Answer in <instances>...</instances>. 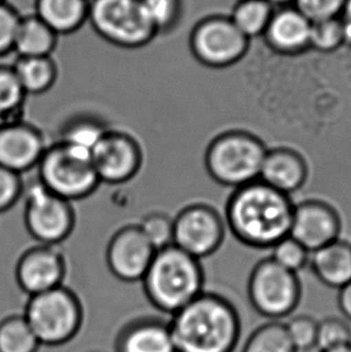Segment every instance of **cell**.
<instances>
[{"label": "cell", "instance_id": "obj_11", "mask_svg": "<svg viewBox=\"0 0 351 352\" xmlns=\"http://www.w3.org/2000/svg\"><path fill=\"white\" fill-rule=\"evenodd\" d=\"M90 159L100 183L124 184L141 170L142 147L133 135L109 129L92 149Z\"/></svg>", "mask_w": 351, "mask_h": 352}, {"label": "cell", "instance_id": "obj_12", "mask_svg": "<svg viewBox=\"0 0 351 352\" xmlns=\"http://www.w3.org/2000/svg\"><path fill=\"white\" fill-rule=\"evenodd\" d=\"M157 250L138 225H125L114 232L106 248V263L112 276L123 283L142 280Z\"/></svg>", "mask_w": 351, "mask_h": 352}, {"label": "cell", "instance_id": "obj_6", "mask_svg": "<svg viewBox=\"0 0 351 352\" xmlns=\"http://www.w3.org/2000/svg\"><path fill=\"white\" fill-rule=\"evenodd\" d=\"M36 170L48 191L70 202L86 199L100 184L89 153L59 141L48 144Z\"/></svg>", "mask_w": 351, "mask_h": 352}, {"label": "cell", "instance_id": "obj_28", "mask_svg": "<svg viewBox=\"0 0 351 352\" xmlns=\"http://www.w3.org/2000/svg\"><path fill=\"white\" fill-rule=\"evenodd\" d=\"M233 25L246 36H255L270 23V10L262 1H248L233 14Z\"/></svg>", "mask_w": 351, "mask_h": 352}, {"label": "cell", "instance_id": "obj_29", "mask_svg": "<svg viewBox=\"0 0 351 352\" xmlns=\"http://www.w3.org/2000/svg\"><path fill=\"white\" fill-rule=\"evenodd\" d=\"M270 258L288 271L299 274L308 266L310 252L291 236L280 239L270 248Z\"/></svg>", "mask_w": 351, "mask_h": 352}, {"label": "cell", "instance_id": "obj_35", "mask_svg": "<svg viewBox=\"0 0 351 352\" xmlns=\"http://www.w3.org/2000/svg\"><path fill=\"white\" fill-rule=\"evenodd\" d=\"M143 10L147 14L156 32L167 29L175 17V0H141Z\"/></svg>", "mask_w": 351, "mask_h": 352}, {"label": "cell", "instance_id": "obj_21", "mask_svg": "<svg viewBox=\"0 0 351 352\" xmlns=\"http://www.w3.org/2000/svg\"><path fill=\"white\" fill-rule=\"evenodd\" d=\"M12 70L27 96L46 93L58 78L57 65L51 57H19Z\"/></svg>", "mask_w": 351, "mask_h": 352}, {"label": "cell", "instance_id": "obj_14", "mask_svg": "<svg viewBox=\"0 0 351 352\" xmlns=\"http://www.w3.org/2000/svg\"><path fill=\"white\" fill-rule=\"evenodd\" d=\"M248 38L233 22L209 21L201 24L191 38V50L204 65L214 69L230 67L247 51Z\"/></svg>", "mask_w": 351, "mask_h": 352}, {"label": "cell", "instance_id": "obj_27", "mask_svg": "<svg viewBox=\"0 0 351 352\" xmlns=\"http://www.w3.org/2000/svg\"><path fill=\"white\" fill-rule=\"evenodd\" d=\"M242 352H296L286 333L284 322L268 321L253 331Z\"/></svg>", "mask_w": 351, "mask_h": 352}, {"label": "cell", "instance_id": "obj_25", "mask_svg": "<svg viewBox=\"0 0 351 352\" xmlns=\"http://www.w3.org/2000/svg\"><path fill=\"white\" fill-rule=\"evenodd\" d=\"M25 98L12 67L0 65V125L23 120Z\"/></svg>", "mask_w": 351, "mask_h": 352}, {"label": "cell", "instance_id": "obj_24", "mask_svg": "<svg viewBox=\"0 0 351 352\" xmlns=\"http://www.w3.org/2000/svg\"><path fill=\"white\" fill-rule=\"evenodd\" d=\"M109 129L103 119L95 116H75L63 124L58 141L90 154Z\"/></svg>", "mask_w": 351, "mask_h": 352}, {"label": "cell", "instance_id": "obj_40", "mask_svg": "<svg viewBox=\"0 0 351 352\" xmlns=\"http://www.w3.org/2000/svg\"><path fill=\"white\" fill-rule=\"evenodd\" d=\"M347 16H348V21H349V22H351V0H348Z\"/></svg>", "mask_w": 351, "mask_h": 352}, {"label": "cell", "instance_id": "obj_19", "mask_svg": "<svg viewBox=\"0 0 351 352\" xmlns=\"http://www.w3.org/2000/svg\"><path fill=\"white\" fill-rule=\"evenodd\" d=\"M308 265L323 285L342 289L351 281V243L339 238L310 252Z\"/></svg>", "mask_w": 351, "mask_h": 352}, {"label": "cell", "instance_id": "obj_5", "mask_svg": "<svg viewBox=\"0 0 351 352\" xmlns=\"http://www.w3.org/2000/svg\"><path fill=\"white\" fill-rule=\"evenodd\" d=\"M24 319L41 346H62L76 337L83 324L78 296L65 286L30 296Z\"/></svg>", "mask_w": 351, "mask_h": 352}, {"label": "cell", "instance_id": "obj_17", "mask_svg": "<svg viewBox=\"0 0 351 352\" xmlns=\"http://www.w3.org/2000/svg\"><path fill=\"white\" fill-rule=\"evenodd\" d=\"M308 176V164L302 154L291 148L275 147L266 152L259 181L291 196L304 188Z\"/></svg>", "mask_w": 351, "mask_h": 352}, {"label": "cell", "instance_id": "obj_38", "mask_svg": "<svg viewBox=\"0 0 351 352\" xmlns=\"http://www.w3.org/2000/svg\"><path fill=\"white\" fill-rule=\"evenodd\" d=\"M337 305L344 320L351 322V281L338 290Z\"/></svg>", "mask_w": 351, "mask_h": 352}, {"label": "cell", "instance_id": "obj_26", "mask_svg": "<svg viewBox=\"0 0 351 352\" xmlns=\"http://www.w3.org/2000/svg\"><path fill=\"white\" fill-rule=\"evenodd\" d=\"M40 348L23 315H11L0 321V352H38Z\"/></svg>", "mask_w": 351, "mask_h": 352}, {"label": "cell", "instance_id": "obj_16", "mask_svg": "<svg viewBox=\"0 0 351 352\" xmlns=\"http://www.w3.org/2000/svg\"><path fill=\"white\" fill-rule=\"evenodd\" d=\"M47 146L43 133L24 120L0 125V166L21 176L38 166Z\"/></svg>", "mask_w": 351, "mask_h": 352}, {"label": "cell", "instance_id": "obj_8", "mask_svg": "<svg viewBox=\"0 0 351 352\" xmlns=\"http://www.w3.org/2000/svg\"><path fill=\"white\" fill-rule=\"evenodd\" d=\"M24 225L39 243L58 245L72 234L76 215L72 202L54 195L38 181L24 184Z\"/></svg>", "mask_w": 351, "mask_h": 352}, {"label": "cell", "instance_id": "obj_2", "mask_svg": "<svg viewBox=\"0 0 351 352\" xmlns=\"http://www.w3.org/2000/svg\"><path fill=\"white\" fill-rule=\"evenodd\" d=\"M169 324L177 352H233L242 329L233 303L206 291L172 315Z\"/></svg>", "mask_w": 351, "mask_h": 352}, {"label": "cell", "instance_id": "obj_10", "mask_svg": "<svg viewBox=\"0 0 351 352\" xmlns=\"http://www.w3.org/2000/svg\"><path fill=\"white\" fill-rule=\"evenodd\" d=\"M225 234V219L206 204L185 206L173 218V245L200 261L218 252Z\"/></svg>", "mask_w": 351, "mask_h": 352}, {"label": "cell", "instance_id": "obj_33", "mask_svg": "<svg viewBox=\"0 0 351 352\" xmlns=\"http://www.w3.org/2000/svg\"><path fill=\"white\" fill-rule=\"evenodd\" d=\"M343 43L342 24L334 19H325L312 22L309 46H313L319 51H332Z\"/></svg>", "mask_w": 351, "mask_h": 352}, {"label": "cell", "instance_id": "obj_41", "mask_svg": "<svg viewBox=\"0 0 351 352\" xmlns=\"http://www.w3.org/2000/svg\"><path fill=\"white\" fill-rule=\"evenodd\" d=\"M273 1H286V0H273Z\"/></svg>", "mask_w": 351, "mask_h": 352}, {"label": "cell", "instance_id": "obj_39", "mask_svg": "<svg viewBox=\"0 0 351 352\" xmlns=\"http://www.w3.org/2000/svg\"><path fill=\"white\" fill-rule=\"evenodd\" d=\"M319 352H351V344L344 345V346H339V348L328 349V350Z\"/></svg>", "mask_w": 351, "mask_h": 352}, {"label": "cell", "instance_id": "obj_22", "mask_svg": "<svg viewBox=\"0 0 351 352\" xmlns=\"http://www.w3.org/2000/svg\"><path fill=\"white\" fill-rule=\"evenodd\" d=\"M54 46L56 33L41 19H19L12 47L19 57H50Z\"/></svg>", "mask_w": 351, "mask_h": 352}, {"label": "cell", "instance_id": "obj_18", "mask_svg": "<svg viewBox=\"0 0 351 352\" xmlns=\"http://www.w3.org/2000/svg\"><path fill=\"white\" fill-rule=\"evenodd\" d=\"M116 352H177L169 322L158 318L130 321L119 331Z\"/></svg>", "mask_w": 351, "mask_h": 352}, {"label": "cell", "instance_id": "obj_32", "mask_svg": "<svg viewBox=\"0 0 351 352\" xmlns=\"http://www.w3.org/2000/svg\"><path fill=\"white\" fill-rule=\"evenodd\" d=\"M284 324L296 352H308L317 349L318 320L309 315H299L291 318Z\"/></svg>", "mask_w": 351, "mask_h": 352}, {"label": "cell", "instance_id": "obj_30", "mask_svg": "<svg viewBox=\"0 0 351 352\" xmlns=\"http://www.w3.org/2000/svg\"><path fill=\"white\" fill-rule=\"evenodd\" d=\"M138 225L156 250L173 244V218L167 213L151 212Z\"/></svg>", "mask_w": 351, "mask_h": 352}, {"label": "cell", "instance_id": "obj_4", "mask_svg": "<svg viewBox=\"0 0 351 352\" xmlns=\"http://www.w3.org/2000/svg\"><path fill=\"white\" fill-rule=\"evenodd\" d=\"M267 148L254 133L230 130L211 141L204 166L218 184L233 189L259 181Z\"/></svg>", "mask_w": 351, "mask_h": 352}, {"label": "cell", "instance_id": "obj_3", "mask_svg": "<svg viewBox=\"0 0 351 352\" xmlns=\"http://www.w3.org/2000/svg\"><path fill=\"white\" fill-rule=\"evenodd\" d=\"M141 283L148 302L172 316L204 292V268L172 244L157 250Z\"/></svg>", "mask_w": 351, "mask_h": 352}, {"label": "cell", "instance_id": "obj_23", "mask_svg": "<svg viewBox=\"0 0 351 352\" xmlns=\"http://www.w3.org/2000/svg\"><path fill=\"white\" fill-rule=\"evenodd\" d=\"M39 19L56 34L74 32L86 16L85 0H39Z\"/></svg>", "mask_w": 351, "mask_h": 352}, {"label": "cell", "instance_id": "obj_20", "mask_svg": "<svg viewBox=\"0 0 351 352\" xmlns=\"http://www.w3.org/2000/svg\"><path fill=\"white\" fill-rule=\"evenodd\" d=\"M312 22L301 12L285 11L267 25L270 46L283 53H297L309 46Z\"/></svg>", "mask_w": 351, "mask_h": 352}, {"label": "cell", "instance_id": "obj_36", "mask_svg": "<svg viewBox=\"0 0 351 352\" xmlns=\"http://www.w3.org/2000/svg\"><path fill=\"white\" fill-rule=\"evenodd\" d=\"M345 0H299L301 14L310 22L332 19Z\"/></svg>", "mask_w": 351, "mask_h": 352}, {"label": "cell", "instance_id": "obj_15", "mask_svg": "<svg viewBox=\"0 0 351 352\" xmlns=\"http://www.w3.org/2000/svg\"><path fill=\"white\" fill-rule=\"evenodd\" d=\"M341 231V217L328 202L314 199L294 206L289 236L309 252L339 239Z\"/></svg>", "mask_w": 351, "mask_h": 352}, {"label": "cell", "instance_id": "obj_9", "mask_svg": "<svg viewBox=\"0 0 351 352\" xmlns=\"http://www.w3.org/2000/svg\"><path fill=\"white\" fill-rule=\"evenodd\" d=\"M90 19L101 38L119 47H141L157 33L141 0H94Z\"/></svg>", "mask_w": 351, "mask_h": 352}, {"label": "cell", "instance_id": "obj_13", "mask_svg": "<svg viewBox=\"0 0 351 352\" xmlns=\"http://www.w3.org/2000/svg\"><path fill=\"white\" fill-rule=\"evenodd\" d=\"M67 261L57 245L36 244L19 255L14 276L25 295H39L64 285Z\"/></svg>", "mask_w": 351, "mask_h": 352}, {"label": "cell", "instance_id": "obj_1", "mask_svg": "<svg viewBox=\"0 0 351 352\" xmlns=\"http://www.w3.org/2000/svg\"><path fill=\"white\" fill-rule=\"evenodd\" d=\"M294 206L289 195L255 181L233 189L224 219L240 242L257 249H270L289 236Z\"/></svg>", "mask_w": 351, "mask_h": 352}, {"label": "cell", "instance_id": "obj_7", "mask_svg": "<svg viewBox=\"0 0 351 352\" xmlns=\"http://www.w3.org/2000/svg\"><path fill=\"white\" fill-rule=\"evenodd\" d=\"M253 309L270 321L289 318L299 307L302 286L299 274L285 270L270 256L257 262L248 279Z\"/></svg>", "mask_w": 351, "mask_h": 352}, {"label": "cell", "instance_id": "obj_34", "mask_svg": "<svg viewBox=\"0 0 351 352\" xmlns=\"http://www.w3.org/2000/svg\"><path fill=\"white\" fill-rule=\"evenodd\" d=\"M22 176L0 166V214L11 210L23 195Z\"/></svg>", "mask_w": 351, "mask_h": 352}, {"label": "cell", "instance_id": "obj_37", "mask_svg": "<svg viewBox=\"0 0 351 352\" xmlns=\"http://www.w3.org/2000/svg\"><path fill=\"white\" fill-rule=\"evenodd\" d=\"M19 23V17L11 10L0 4V56H4L14 47Z\"/></svg>", "mask_w": 351, "mask_h": 352}, {"label": "cell", "instance_id": "obj_31", "mask_svg": "<svg viewBox=\"0 0 351 352\" xmlns=\"http://www.w3.org/2000/svg\"><path fill=\"white\" fill-rule=\"evenodd\" d=\"M351 344V327L347 320L328 316L318 321L317 349L319 351Z\"/></svg>", "mask_w": 351, "mask_h": 352}]
</instances>
